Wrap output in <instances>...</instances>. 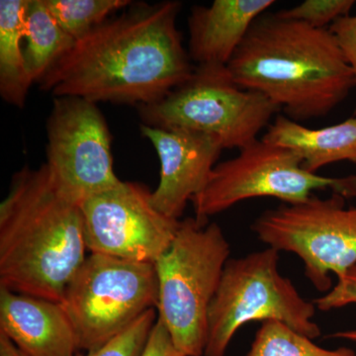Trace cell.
<instances>
[{
  "mask_svg": "<svg viewBox=\"0 0 356 356\" xmlns=\"http://www.w3.org/2000/svg\"><path fill=\"white\" fill-rule=\"evenodd\" d=\"M86 250L81 207L58 191L46 163L14 173L0 204V287L60 303Z\"/></svg>",
  "mask_w": 356,
  "mask_h": 356,
  "instance_id": "3957f363",
  "label": "cell"
},
{
  "mask_svg": "<svg viewBox=\"0 0 356 356\" xmlns=\"http://www.w3.org/2000/svg\"><path fill=\"white\" fill-rule=\"evenodd\" d=\"M356 79V15L343 16L329 27Z\"/></svg>",
  "mask_w": 356,
  "mask_h": 356,
  "instance_id": "603a6c76",
  "label": "cell"
},
{
  "mask_svg": "<svg viewBox=\"0 0 356 356\" xmlns=\"http://www.w3.org/2000/svg\"><path fill=\"white\" fill-rule=\"evenodd\" d=\"M356 197V175L327 177L307 172L301 159L286 147L257 140L240 149L236 158L217 163L205 187L192 198L195 218H208L236 204L257 197H273L284 204L308 200L316 191Z\"/></svg>",
  "mask_w": 356,
  "mask_h": 356,
  "instance_id": "ba28073f",
  "label": "cell"
},
{
  "mask_svg": "<svg viewBox=\"0 0 356 356\" xmlns=\"http://www.w3.org/2000/svg\"><path fill=\"white\" fill-rule=\"evenodd\" d=\"M182 3L137 2L109 18L56 63L39 83L54 97L151 104L194 72L177 19Z\"/></svg>",
  "mask_w": 356,
  "mask_h": 356,
  "instance_id": "6da1fadb",
  "label": "cell"
},
{
  "mask_svg": "<svg viewBox=\"0 0 356 356\" xmlns=\"http://www.w3.org/2000/svg\"><path fill=\"white\" fill-rule=\"evenodd\" d=\"M273 0H215L194 6L189 14L188 54L196 65H228L250 26Z\"/></svg>",
  "mask_w": 356,
  "mask_h": 356,
  "instance_id": "5bb4252c",
  "label": "cell"
},
{
  "mask_svg": "<svg viewBox=\"0 0 356 356\" xmlns=\"http://www.w3.org/2000/svg\"><path fill=\"white\" fill-rule=\"evenodd\" d=\"M346 200L332 193L282 204L264 211L252 229L268 248L298 255L306 277L318 291L327 293L331 274L339 280L356 264V208H346Z\"/></svg>",
  "mask_w": 356,
  "mask_h": 356,
  "instance_id": "9c48e42d",
  "label": "cell"
},
{
  "mask_svg": "<svg viewBox=\"0 0 356 356\" xmlns=\"http://www.w3.org/2000/svg\"><path fill=\"white\" fill-rule=\"evenodd\" d=\"M0 356H28L26 353L20 350L17 346H15L6 336V334L0 332Z\"/></svg>",
  "mask_w": 356,
  "mask_h": 356,
  "instance_id": "d4e9b609",
  "label": "cell"
},
{
  "mask_svg": "<svg viewBox=\"0 0 356 356\" xmlns=\"http://www.w3.org/2000/svg\"><path fill=\"white\" fill-rule=\"evenodd\" d=\"M24 39L26 67L32 81L38 83L76 43L58 25L44 0H28Z\"/></svg>",
  "mask_w": 356,
  "mask_h": 356,
  "instance_id": "e0dca14e",
  "label": "cell"
},
{
  "mask_svg": "<svg viewBox=\"0 0 356 356\" xmlns=\"http://www.w3.org/2000/svg\"><path fill=\"white\" fill-rule=\"evenodd\" d=\"M140 130L153 144L161 163L159 184L152 203L161 214L180 221L188 201L207 184L224 147L210 134L144 124Z\"/></svg>",
  "mask_w": 356,
  "mask_h": 356,
  "instance_id": "7c38bea8",
  "label": "cell"
},
{
  "mask_svg": "<svg viewBox=\"0 0 356 356\" xmlns=\"http://www.w3.org/2000/svg\"><path fill=\"white\" fill-rule=\"evenodd\" d=\"M278 261L280 252L267 248L227 261L208 312L204 356H224L238 329L254 321H278L309 339L320 337L315 304L281 275Z\"/></svg>",
  "mask_w": 356,
  "mask_h": 356,
  "instance_id": "8992f818",
  "label": "cell"
},
{
  "mask_svg": "<svg viewBox=\"0 0 356 356\" xmlns=\"http://www.w3.org/2000/svg\"><path fill=\"white\" fill-rule=\"evenodd\" d=\"M297 154L307 172L317 173L332 163H356V117L321 129H311L278 115L261 138Z\"/></svg>",
  "mask_w": 356,
  "mask_h": 356,
  "instance_id": "9a60e30c",
  "label": "cell"
},
{
  "mask_svg": "<svg viewBox=\"0 0 356 356\" xmlns=\"http://www.w3.org/2000/svg\"><path fill=\"white\" fill-rule=\"evenodd\" d=\"M28 0L0 1V95L17 108L25 106L34 81L26 67L21 42L25 36Z\"/></svg>",
  "mask_w": 356,
  "mask_h": 356,
  "instance_id": "2e32d148",
  "label": "cell"
},
{
  "mask_svg": "<svg viewBox=\"0 0 356 356\" xmlns=\"http://www.w3.org/2000/svg\"><path fill=\"white\" fill-rule=\"evenodd\" d=\"M247 356H356L348 348L325 350L278 321H264Z\"/></svg>",
  "mask_w": 356,
  "mask_h": 356,
  "instance_id": "ac0fdd59",
  "label": "cell"
},
{
  "mask_svg": "<svg viewBox=\"0 0 356 356\" xmlns=\"http://www.w3.org/2000/svg\"><path fill=\"white\" fill-rule=\"evenodd\" d=\"M156 318V309H152L102 348L76 356H139Z\"/></svg>",
  "mask_w": 356,
  "mask_h": 356,
  "instance_id": "44dd1931",
  "label": "cell"
},
{
  "mask_svg": "<svg viewBox=\"0 0 356 356\" xmlns=\"http://www.w3.org/2000/svg\"><path fill=\"white\" fill-rule=\"evenodd\" d=\"M158 303L154 264L102 254L86 257L60 301L76 331L79 350L86 353L102 348Z\"/></svg>",
  "mask_w": 356,
  "mask_h": 356,
  "instance_id": "52a82bcc",
  "label": "cell"
},
{
  "mask_svg": "<svg viewBox=\"0 0 356 356\" xmlns=\"http://www.w3.org/2000/svg\"><path fill=\"white\" fill-rule=\"evenodd\" d=\"M322 311L334 310L356 304V264L337 280L331 291L313 302Z\"/></svg>",
  "mask_w": 356,
  "mask_h": 356,
  "instance_id": "7402d4cb",
  "label": "cell"
},
{
  "mask_svg": "<svg viewBox=\"0 0 356 356\" xmlns=\"http://www.w3.org/2000/svg\"><path fill=\"white\" fill-rule=\"evenodd\" d=\"M229 254L219 225L191 217L180 221L172 245L154 262L158 318L186 356H204L208 312Z\"/></svg>",
  "mask_w": 356,
  "mask_h": 356,
  "instance_id": "277c9868",
  "label": "cell"
},
{
  "mask_svg": "<svg viewBox=\"0 0 356 356\" xmlns=\"http://www.w3.org/2000/svg\"><path fill=\"white\" fill-rule=\"evenodd\" d=\"M139 356L186 355L178 350L165 325L158 318Z\"/></svg>",
  "mask_w": 356,
  "mask_h": 356,
  "instance_id": "cb8c5ba5",
  "label": "cell"
},
{
  "mask_svg": "<svg viewBox=\"0 0 356 356\" xmlns=\"http://www.w3.org/2000/svg\"><path fill=\"white\" fill-rule=\"evenodd\" d=\"M355 4V0H306L292 8L282 9L277 13L283 17L325 29L339 18L350 15Z\"/></svg>",
  "mask_w": 356,
  "mask_h": 356,
  "instance_id": "ffe728a7",
  "label": "cell"
},
{
  "mask_svg": "<svg viewBox=\"0 0 356 356\" xmlns=\"http://www.w3.org/2000/svg\"><path fill=\"white\" fill-rule=\"evenodd\" d=\"M152 195L146 185L122 181L81 203L86 248L91 254L158 261L172 245L181 220L159 212Z\"/></svg>",
  "mask_w": 356,
  "mask_h": 356,
  "instance_id": "8fae6325",
  "label": "cell"
},
{
  "mask_svg": "<svg viewBox=\"0 0 356 356\" xmlns=\"http://www.w3.org/2000/svg\"><path fill=\"white\" fill-rule=\"evenodd\" d=\"M58 25L79 41L108 20L117 11L127 8L130 0H44Z\"/></svg>",
  "mask_w": 356,
  "mask_h": 356,
  "instance_id": "d6986e66",
  "label": "cell"
},
{
  "mask_svg": "<svg viewBox=\"0 0 356 356\" xmlns=\"http://www.w3.org/2000/svg\"><path fill=\"white\" fill-rule=\"evenodd\" d=\"M278 108L235 83L227 65H195L185 83L159 102L138 107L144 125L210 134L224 149H242L268 127Z\"/></svg>",
  "mask_w": 356,
  "mask_h": 356,
  "instance_id": "5b68a950",
  "label": "cell"
},
{
  "mask_svg": "<svg viewBox=\"0 0 356 356\" xmlns=\"http://www.w3.org/2000/svg\"><path fill=\"white\" fill-rule=\"evenodd\" d=\"M334 337L337 339H348V341L356 343V330H350V331L339 332L334 334Z\"/></svg>",
  "mask_w": 356,
  "mask_h": 356,
  "instance_id": "484cf974",
  "label": "cell"
},
{
  "mask_svg": "<svg viewBox=\"0 0 356 356\" xmlns=\"http://www.w3.org/2000/svg\"><path fill=\"white\" fill-rule=\"evenodd\" d=\"M227 67L238 86L261 93L296 122L327 116L356 86L329 28L277 11L254 20Z\"/></svg>",
  "mask_w": 356,
  "mask_h": 356,
  "instance_id": "7a4b0ae2",
  "label": "cell"
},
{
  "mask_svg": "<svg viewBox=\"0 0 356 356\" xmlns=\"http://www.w3.org/2000/svg\"><path fill=\"white\" fill-rule=\"evenodd\" d=\"M47 137V168L56 188L70 202L81 206L122 184L114 172L111 133L97 103L54 97Z\"/></svg>",
  "mask_w": 356,
  "mask_h": 356,
  "instance_id": "30bf717a",
  "label": "cell"
},
{
  "mask_svg": "<svg viewBox=\"0 0 356 356\" xmlns=\"http://www.w3.org/2000/svg\"><path fill=\"white\" fill-rule=\"evenodd\" d=\"M0 332L28 356H76V331L62 304L0 287Z\"/></svg>",
  "mask_w": 356,
  "mask_h": 356,
  "instance_id": "4fadbf2b",
  "label": "cell"
}]
</instances>
